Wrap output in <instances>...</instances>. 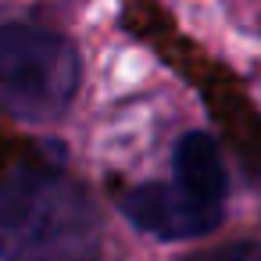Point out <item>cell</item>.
Wrapping results in <instances>:
<instances>
[{
  "label": "cell",
  "instance_id": "cell-1",
  "mask_svg": "<svg viewBox=\"0 0 261 261\" xmlns=\"http://www.w3.org/2000/svg\"><path fill=\"white\" fill-rule=\"evenodd\" d=\"M100 218L79 182L25 168L0 182V261H97Z\"/></svg>",
  "mask_w": 261,
  "mask_h": 261
},
{
  "label": "cell",
  "instance_id": "cell-2",
  "mask_svg": "<svg viewBox=\"0 0 261 261\" xmlns=\"http://www.w3.org/2000/svg\"><path fill=\"white\" fill-rule=\"evenodd\" d=\"M75 47L36 25H0V108L25 122H54L79 90Z\"/></svg>",
  "mask_w": 261,
  "mask_h": 261
},
{
  "label": "cell",
  "instance_id": "cell-3",
  "mask_svg": "<svg viewBox=\"0 0 261 261\" xmlns=\"http://www.w3.org/2000/svg\"><path fill=\"white\" fill-rule=\"evenodd\" d=\"M122 215L140 229L158 240L179 243V240H197L222 222V204L200 200L179 182H143L133 186L122 200Z\"/></svg>",
  "mask_w": 261,
  "mask_h": 261
},
{
  "label": "cell",
  "instance_id": "cell-4",
  "mask_svg": "<svg viewBox=\"0 0 261 261\" xmlns=\"http://www.w3.org/2000/svg\"><path fill=\"white\" fill-rule=\"evenodd\" d=\"M172 168H175V182L186 186L190 193H197L200 200H211V204L225 200V186H229L225 165H222V154L207 133H186L175 143Z\"/></svg>",
  "mask_w": 261,
  "mask_h": 261
},
{
  "label": "cell",
  "instance_id": "cell-5",
  "mask_svg": "<svg viewBox=\"0 0 261 261\" xmlns=\"http://www.w3.org/2000/svg\"><path fill=\"white\" fill-rule=\"evenodd\" d=\"M193 261H261V240L232 243V247L211 250V254H204V257H193Z\"/></svg>",
  "mask_w": 261,
  "mask_h": 261
}]
</instances>
